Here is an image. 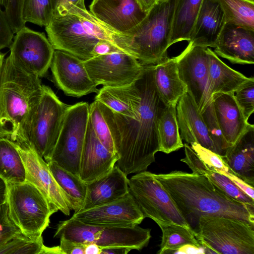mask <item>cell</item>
I'll return each instance as SVG.
<instances>
[{"instance_id": "6da1fadb", "label": "cell", "mask_w": 254, "mask_h": 254, "mask_svg": "<svg viewBox=\"0 0 254 254\" xmlns=\"http://www.w3.org/2000/svg\"><path fill=\"white\" fill-rule=\"evenodd\" d=\"M154 65H144L137 78L140 99L134 118L105 105L118 156L116 164L127 176L146 171L160 150L158 120L166 105L154 82Z\"/></svg>"}, {"instance_id": "7a4b0ae2", "label": "cell", "mask_w": 254, "mask_h": 254, "mask_svg": "<svg viewBox=\"0 0 254 254\" xmlns=\"http://www.w3.org/2000/svg\"><path fill=\"white\" fill-rule=\"evenodd\" d=\"M154 176L193 231L204 216L234 218L254 225V206L228 195L203 175L174 171Z\"/></svg>"}, {"instance_id": "3957f363", "label": "cell", "mask_w": 254, "mask_h": 254, "mask_svg": "<svg viewBox=\"0 0 254 254\" xmlns=\"http://www.w3.org/2000/svg\"><path fill=\"white\" fill-rule=\"evenodd\" d=\"M40 77L25 72L9 57L0 76V137L17 140L28 112L39 97Z\"/></svg>"}, {"instance_id": "277c9868", "label": "cell", "mask_w": 254, "mask_h": 254, "mask_svg": "<svg viewBox=\"0 0 254 254\" xmlns=\"http://www.w3.org/2000/svg\"><path fill=\"white\" fill-rule=\"evenodd\" d=\"M68 107L50 87L42 85L41 93L29 111L19 138L13 141L28 142L46 161L56 143Z\"/></svg>"}, {"instance_id": "5b68a950", "label": "cell", "mask_w": 254, "mask_h": 254, "mask_svg": "<svg viewBox=\"0 0 254 254\" xmlns=\"http://www.w3.org/2000/svg\"><path fill=\"white\" fill-rule=\"evenodd\" d=\"M174 0L157 2L136 26L126 34L131 37L130 55L143 65L155 64L166 57Z\"/></svg>"}, {"instance_id": "8992f818", "label": "cell", "mask_w": 254, "mask_h": 254, "mask_svg": "<svg viewBox=\"0 0 254 254\" xmlns=\"http://www.w3.org/2000/svg\"><path fill=\"white\" fill-rule=\"evenodd\" d=\"M54 238L64 237L73 242L95 244L101 248L126 247L141 250L151 238L150 230L137 225L122 227L93 225L72 217L60 221Z\"/></svg>"}, {"instance_id": "52a82bcc", "label": "cell", "mask_w": 254, "mask_h": 254, "mask_svg": "<svg viewBox=\"0 0 254 254\" xmlns=\"http://www.w3.org/2000/svg\"><path fill=\"white\" fill-rule=\"evenodd\" d=\"M10 218L21 232L29 236H42L50 217L58 208L32 184L6 182Z\"/></svg>"}, {"instance_id": "ba28073f", "label": "cell", "mask_w": 254, "mask_h": 254, "mask_svg": "<svg viewBox=\"0 0 254 254\" xmlns=\"http://www.w3.org/2000/svg\"><path fill=\"white\" fill-rule=\"evenodd\" d=\"M254 226L236 218L204 216L194 232L200 245L213 254H254Z\"/></svg>"}, {"instance_id": "9c48e42d", "label": "cell", "mask_w": 254, "mask_h": 254, "mask_svg": "<svg viewBox=\"0 0 254 254\" xmlns=\"http://www.w3.org/2000/svg\"><path fill=\"white\" fill-rule=\"evenodd\" d=\"M129 191L144 218L190 228L169 192L154 174L144 171L129 179ZM191 229V228H190Z\"/></svg>"}, {"instance_id": "30bf717a", "label": "cell", "mask_w": 254, "mask_h": 254, "mask_svg": "<svg viewBox=\"0 0 254 254\" xmlns=\"http://www.w3.org/2000/svg\"><path fill=\"white\" fill-rule=\"evenodd\" d=\"M89 105L81 102L69 106L57 141L49 158L79 176V162L89 122Z\"/></svg>"}, {"instance_id": "8fae6325", "label": "cell", "mask_w": 254, "mask_h": 254, "mask_svg": "<svg viewBox=\"0 0 254 254\" xmlns=\"http://www.w3.org/2000/svg\"><path fill=\"white\" fill-rule=\"evenodd\" d=\"M45 30L55 50L67 52L84 61L93 57L94 48L100 40L78 16L71 13L53 16Z\"/></svg>"}, {"instance_id": "7c38bea8", "label": "cell", "mask_w": 254, "mask_h": 254, "mask_svg": "<svg viewBox=\"0 0 254 254\" xmlns=\"http://www.w3.org/2000/svg\"><path fill=\"white\" fill-rule=\"evenodd\" d=\"M8 56L25 72L39 77L44 76L53 59L55 49L44 33L26 26L15 33Z\"/></svg>"}, {"instance_id": "4fadbf2b", "label": "cell", "mask_w": 254, "mask_h": 254, "mask_svg": "<svg viewBox=\"0 0 254 254\" xmlns=\"http://www.w3.org/2000/svg\"><path fill=\"white\" fill-rule=\"evenodd\" d=\"M176 59L180 78L202 114L212 102L206 48L189 43Z\"/></svg>"}, {"instance_id": "5bb4252c", "label": "cell", "mask_w": 254, "mask_h": 254, "mask_svg": "<svg viewBox=\"0 0 254 254\" xmlns=\"http://www.w3.org/2000/svg\"><path fill=\"white\" fill-rule=\"evenodd\" d=\"M91 80L97 85L120 87L132 83L140 75L144 65L133 56L117 51L84 60Z\"/></svg>"}, {"instance_id": "9a60e30c", "label": "cell", "mask_w": 254, "mask_h": 254, "mask_svg": "<svg viewBox=\"0 0 254 254\" xmlns=\"http://www.w3.org/2000/svg\"><path fill=\"white\" fill-rule=\"evenodd\" d=\"M25 170V180L34 186L64 215L72 210L69 202L54 177L47 163L27 141H12Z\"/></svg>"}, {"instance_id": "2e32d148", "label": "cell", "mask_w": 254, "mask_h": 254, "mask_svg": "<svg viewBox=\"0 0 254 254\" xmlns=\"http://www.w3.org/2000/svg\"><path fill=\"white\" fill-rule=\"evenodd\" d=\"M50 67L56 85L67 96L79 97L99 91L84 60L69 53L55 50Z\"/></svg>"}, {"instance_id": "e0dca14e", "label": "cell", "mask_w": 254, "mask_h": 254, "mask_svg": "<svg viewBox=\"0 0 254 254\" xmlns=\"http://www.w3.org/2000/svg\"><path fill=\"white\" fill-rule=\"evenodd\" d=\"M72 217L87 224L122 227L139 225L145 218L129 191L119 199L74 212Z\"/></svg>"}, {"instance_id": "ac0fdd59", "label": "cell", "mask_w": 254, "mask_h": 254, "mask_svg": "<svg viewBox=\"0 0 254 254\" xmlns=\"http://www.w3.org/2000/svg\"><path fill=\"white\" fill-rule=\"evenodd\" d=\"M89 8L98 19L124 34L136 26L147 13L136 0H92Z\"/></svg>"}, {"instance_id": "d6986e66", "label": "cell", "mask_w": 254, "mask_h": 254, "mask_svg": "<svg viewBox=\"0 0 254 254\" xmlns=\"http://www.w3.org/2000/svg\"><path fill=\"white\" fill-rule=\"evenodd\" d=\"M118 160V154L99 140L89 120L79 162V178L87 185L94 182L111 172Z\"/></svg>"}, {"instance_id": "ffe728a7", "label": "cell", "mask_w": 254, "mask_h": 254, "mask_svg": "<svg viewBox=\"0 0 254 254\" xmlns=\"http://www.w3.org/2000/svg\"><path fill=\"white\" fill-rule=\"evenodd\" d=\"M214 52L233 64H254V31L226 23Z\"/></svg>"}, {"instance_id": "44dd1931", "label": "cell", "mask_w": 254, "mask_h": 254, "mask_svg": "<svg viewBox=\"0 0 254 254\" xmlns=\"http://www.w3.org/2000/svg\"><path fill=\"white\" fill-rule=\"evenodd\" d=\"M176 115L182 139L189 145L196 142L213 151V144L201 114L188 92L178 101Z\"/></svg>"}, {"instance_id": "7402d4cb", "label": "cell", "mask_w": 254, "mask_h": 254, "mask_svg": "<svg viewBox=\"0 0 254 254\" xmlns=\"http://www.w3.org/2000/svg\"><path fill=\"white\" fill-rule=\"evenodd\" d=\"M226 24L223 12L215 0H202L189 43L215 48Z\"/></svg>"}, {"instance_id": "603a6c76", "label": "cell", "mask_w": 254, "mask_h": 254, "mask_svg": "<svg viewBox=\"0 0 254 254\" xmlns=\"http://www.w3.org/2000/svg\"><path fill=\"white\" fill-rule=\"evenodd\" d=\"M217 123L231 146L247 128L249 123L237 104L234 93H216L211 96Z\"/></svg>"}, {"instance_id": "cb8c5ba5", "label": "cell", "mask_w": 254, "mask_h": 254, "mask_svg": "<svg viewBox=\"0 0 254 254\" xmlns=\"http://www.w3.org/2000/svg\"><path fill=\"white\" fill-rule=\"evenodd\" d=\"M128 180L127 175L115 165L109 174L87 185L86 195L81 210L123 197L129 192Z\"/></svg>"}, {"instance_id": "d4e9b609", "label": "cell", "mask_w": 254, "mask_h": 254, "mask_svg": "<svg viewBox=\"0 0 254 254\" xmlns=\"http://www.w3.org/2000/svg\"><path fill=\"white\" fill-rule=\"evenodd\" d=\"M222 157L238 177L254 186V126L248 125L235 143Z\"/></svg>"}, {"instance_id": "484cf974", "label": "cell", "mask_w": 254, "mask_h": 254, "mask_svg": "<svg viewBox=\"0 0 254 254\" xmlns=\"http://www.w3.org/2000/svg\"><path fill=\"white\" fill-rule=\"evenodd\" d=\"M154 79L161 98L166 105H177L187 92V87L180 78L176 57H165L154 65Z\"/></svg>"}, {"instance_id": "4316f807", "label": "cell", "mask_w": 254, "mask_h": 254, "mask_svg": "<svg viewBox=\"0 0 254 254\" xmlns=\"http://www.w3.org/2000/svg\"><path fill=\"white\" fill-rule=\"evenodd\" d=\"M97 93L95 100L102 102L118 114L135 118L140 99L137 79L124 86H103Z\"/></svg>"}, {"instance_id": "83f0119b", "label": "cell", "mask_w": 254, "mask_h": 254, "mask_svg": "<svg viewBox=\"0 0 254 254\" xmlns=\"http://www.w3.org/2000/svg\"><path fill=\"white\" fill-rule=\"evenodd\" d=\"M184 147L185 157L181 159V161L185 163L191 170L192 172L204 175L219 189L233 198L247 205L254 206V199L243 192L227 177L204 164L189 144L185 143Z\"/></svg>"}, {"instance_id": "f1b7e54d", "label": "cell", "mask_w": 254, "mask_h": 254, "mask_svg": "<svg viewBox=\"0 0 254 254\" xmlns=\"http://www.w3.org/2000/svg\"><path fill=\"white\" fill-rule=\"evenodd\" d=\"M206 50L211 96L216 93H234L250 79L226 64L210 48L207 47Z\"/></svg>"}, {"instance_id": "f546056e", "label": "cell", "mask_w": 254, "mask_h": 254, "mask_svg": "<svg viewBox=\"0 0 254 254\" xmlns=\"http://www.w3.org/2000/svg\"><path fill=\"white\" fill-rule=\"evenodd\" d=\"M202 0H174L170 45L189 41Z\"/></svg>"}, {"instance_id": "4dcf8cb0", "label": "cell", "mask_w": 254, "mask_h": 254, "mask_svg": "<svg viewBox=\"0 0 254 254\" xmlns=\"http://www.w3.org/2000/svg\"><path fill=\"white\" fill-rule=\"evenodd\" d=\"M54 177L64 193L72 210H81L87 192V184L79 177L62 168L55 162L46 161Z\"/></svg>"}, {"instance_id": "1f68e13d", "label": "cell", "mask_w": 254, "mask_h": 254, "mask_svg": "<svg viewBox=\"0 0 254 254\" xmlns=\"http://www.w3.org/2000/svg\"><path fill=\"white\" fill-rule=\"evenodd\" d=\"M159 151L169 154L183 147L177 115L176 105H166L158 120Z\"/></svg>"}, {"instance_id": "d6a6232c", "label": "cell", "mask_w": 254, "mask_h": 254, "mask_svg": "<svg viewBox=\"0 0 254 254\" xmlns=\"http://www.w3.org/2000/svg\"><path fill=\"white\" fill-rule=\"evenodd\" d=\"M25 176L23 163L13 143L0 137V178L5 182L21 183Z\"/></svg>"}, {"instance_id": "836d02e7", "label": "cell", "mask_w": 254, "mask_h": 254, "mask_svg": "<svg viewBox=\"0 0 254 254\" xmlns=\"http://www.w3.org/2000/svg\"><path fill=\"white\" fill-rule=\"evenodd\" d=\"M76 15L100 40L108 41L121 51L130 55L131 37L129 35L116 31L98 19L87 9Z\"/></svg>"}, {"instance_id": "e575fe53", "label": "cell", "mask_w": 254, "mask_h": 254, "mask_svg": "<svg viewBox=\"0 0 254 254\" xmlns=\"http://www.w3.org/2000/svg\"><path fill=\"white\" fill-rule=\"evenodd\" d=\"M61 254L59 246L44 245L42 236H29L21 232L0 248V254Z\"/></svg>"}, {"instance_id": "d590c367", "label": "cell", "mask_w": 254, "mask_h": 254, "mask_svg": "<svg viewBox=\"0 0 254 254\" xmlns=\"http://www.w3.org/2000/svg\"><path fill=\"white\" fill-rule=\"evenodd\" d=\"M162 235L160 249L157 254H169L186 244L201 246L197 240L195 233L190 228L169 223L158 222Z\"/></svg>"}, {"instance_id": "8d00e7d4", "label": "cell", "mask_w": 254, "mask_h": 254, "mask_svg": "<svg viewBox=\"0 0 254 254\" xmlns=\"http://www.w3.org/2000/svg\"><path fill=\"white\" fill-rule=\"evenodd\" d=\"M227 24L254 31V3L245 0H215Z\"/></svg>"}, {"instance_id": "74e56055", "label": "cell", "mask_w": 254, "mask_h": 254, "mask_svg": "<svg viewBox=\"0 0 254 254\" xmlns=\"http://www.w3.org/2000/svg\"><path fill=\"white\" fill-rule=\"evenodd\" d=\"M89 109V120L97 137L107 149L117 153L105 104L95 100Z\"/></svg>"}, {"instance_id": "f35d334b", "label": "cell", "mask_w": 254, "mask_h": 254, "mask_svg": "<svg viewBox=\"0 0 254 254\" xmlns=\"http://www.w3.org/2000/svg\"><path fill=\"white\" fill-rule=\"evenodd\" d=\"M53 15L52 0H23L21 17L24 23L47 26Z\"/></svg>"}, {"instance_id": "ab89813d", "label": "cell", "mask_w": 254, "mask_h": 254, "mask_svg": "<svg viewBox=\"0 0 254 254\" xmlns=\"http://www.w3.org/2000/svg\"><path fill=\"white\" fill-rule=\"evenodd\" d=\"M201 114L212 141L213 151L221 156H224L227 149L230 146L225 140L217 123L212 102Z\"/></svg>"}, {"instance_id": "60d3db41", "label": "cell", "mask_w": 254, "mask_h": 254, "mask_svg": "<svg viewBox=\"0 0 254 254\" xmlns=\"http://www.w3.org/2000/svg\"><path fill=\"white\" fill-rule=\"evenodd\" d=\"M190 145L199 158L208 167L226 176L229 179L236 176L225 162L222 156L196 142H193Z\"/></svg>"}, {"instance_id": "b9f144b4", "label": "cell", "mask_w": 254, "mask_h": 254, "mask_svg": "<svg viewBox=\"0 0 254 254\" xmlns=\"http://www.w3.org/2000/svg\"><path fill=\"white\" fill-rule=\"evenodd\" d=\"M235 99L248 120L254 111V78L241 85L234 92Z\"/></svg>"}, {"instance_id": "7bdbcfd3", "label": "cell", "mask_w": 254, "mask_h": 254, "mask_svg": "<svg viewBox=\"0 0 254 254\" xmlns=\"http://www.w3.org/2000/svg\"><path fill=\"white\" fill-rule=\"evenodd\" d=\"M20 232L10 218L6 202L0 205V248Z\"/></svg>"}, {"instance_id": "ee69618b", "label": "cell", "mask_w": 254, "mask_h": 254, "mask_svg": "<svg viewBox=\"0 0 254 254\" xmlns=\"http://www.w3.org/2000/svg\"><path fill=\"white\" fill-rule=\"evenodd\" d=\"M23 0H6L4 12L11 30L15 34L24 26L21 17V7Z\"/></svg>"}, {"instance_id": "f6af8a7d", "label": "cell", "mask_w": 254, "mask_h": 254, "mask_svg": "<svg viewBox=\"0 0 254 254\" xmlns=\"http://www.w3.org/2000/svg\"><path fill=\"white\" fill-rule=\"evenodd\" d=\"M53 16L71 13L76 15L86 9L84 0H52Z\"/></svg>"}, {"instance_id": "bcb514c9", "label": "cell", "mask_w": 254, "mask_h": 254, "mask_svg": "<svg viewBox=\"0 0 254 254\" xmlns=\"http://www.w3.org/2000/svg\"><path fill=\"white\" fill-rule=\"evenodd\" d=\"M14 33L10 26L4 11L0 6V50L9 48L12 44Z\"/></svg>"}, {"instance_id": "7dc6e473", "label": "cell", "mask_w": 254, "mask_h": 254, "mask_svg": "<svg viewBox=\"0 0 254 254\" xmlns=\"http://www.w3.org/2000/svg\"><path fill=\"white\" fill-rule=\"evenodd\" d=\"M59 239L61 254H84V244L76 243L64 237Z\"/></svg>"}, {"instance_id": "c3c4849f", "label": "cell", "mask_w": 254, "mask_h": 254, "mask_svg": "<svg viewBox=\"0 0 254 254\" xmlns=\"http://www.w3.org/2000/svg\"><path fill=\"white\" fill-rule=\"evenodd\" d=\"M121 51L108 41L100 40L96 45L93 51V57L112 53Z\"/></svg>"}, {"instance_id": "681fc988", "label": "cell", "mask_w": 254, "mask_h": 254, "mask_svg": "<svg viewBox=\"0 0 254 254\" xmlns=\"http://www.w3.org/2000/svg\"><path fill=\"white\" fill-rule=\"evenodd\" d=\"M169 254H205V251L202 246L193 244H186L176 250L170 251Z\"/></svg>"}, {"instance_id": "f907efd6", "label": "cell", "mask_w": 254, "mask_h": 254, "mask_svg": "<svg viewBox=\"0 0 254 254\" xmlns=\"http://www.w3.org/2000/svg\"><path fill=\"white\" fill-rule=\"evenodd\" d=\"M131 250V249L126 247L102 248L101 254H127Z\"/></svg>"}, {"instance_id": "816d5d0a", "label": "cell", "mask_w": 254, "mask_h": 254, "mask_svg": "<svg viewBox=\"0 0 254 254\" xmlns=\"http://www.w3.org/2000/svg\"><path fill=\"white\" fill-rule=\"evenodd\" d=\"M141 9L146 12L148 11L157 3L156 0H136Z\"/></svg>"}, {"instance_id": "f5cc1de1", "label": "cell", "mask_w": 254, "mask_h": 254, "mask_svg": "<svg viewBox=\"0 0 254 254\" xmlns=\"http://www.w3.org/2000/svg\"><path fill=\"white\" fill-rule=\"evenodd\" d=\"M102 248L95 244L85 245L84 254H101Z\"/></svg>"}, {"instance_id": "db71d44e", "label": "cell", "mask_w": 254, "mask_h": 254, "mask_svg": "<svg viewBox=\"0 0 254 254\" xmlns=\"http://www.w3.org/2000/svg\"><path fill=\"white\" fill-rule=\"evenodd\" d=\"M7 190L6 182L0 178V205L6 202Z\"/></svg>"}, {"instance_id": "11a10c76", "label": "cell", "mask_w": 254, "mask_h": 254, "mask_svg": "<svg viewBox=\"0 0 254 254\" xmlns=\"http://www.w3.org/2000/svg\"><path fill=\"white\" fill-rule=\"evenodd\" d=\"M4 56H5V54L0 52V76L2 65H3V64L4 62V60L5 59Z\"/></svg>"}, {"instance_id": "9f6ffc18", "label": "cell", "mask_w": 254, "mask_h": 254, "mask_svg": "<svg viewBox=\"0 0 254 254\" xmlns=\"http://www.w3.org/2000/svg\"><path fill=\"white\" fill-rule=\"evenodd\" d=\"M6 0H0V6L1 7H4L6 5Z\"/></svg>"}, {"instance_id": "6f0895ef", "label": "cell", "mask_w": 254, "mask_h": 254, "mask_svg": "<svg viewBox=\"0 0 254 254\" xmlns=\"http://www.w3.org/2000/svg\"><path fill=\"white\" fill-rule=\"evenodd\" d=\"M247 0L248 1L254 3V0Z\"/></svg>"}, {"instance_id": "680465c9", "label": "cell", "mask_w": 254, "mask_h": 254, "mask_svg": "<svg viewBox=\"0 0 254 254\" xmlns=\"http://www.w3.org/2000/svg\"><path fill=\"white\" fill-rule=\"evenodd\" d=\"M157 2H160V1H165V0H156Z\"/></svg>"}]
</instances>
